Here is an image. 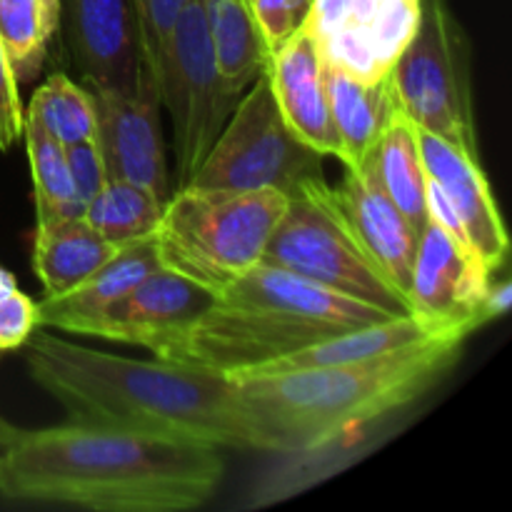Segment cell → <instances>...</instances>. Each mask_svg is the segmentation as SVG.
<instances>
[{
    "label": "cell",
    "instance_id": "cell-23",
    "mask_svg": "<svg viewBox=\"0 0 512 512\" xmlns=\"http://www.w3.org/2000/svg\"><path fill=\"white\" fill-rule=\"evenodd\" d=\"M363 165L378 178L380 188L398 205L415 233H420L428 223V173L413 120L403 113L395 115Z\"/></svg>",
    "mask_w": 512,
    "mask_h": 512
},
{
    "label": "cell",
    "instance_id": "cell-14",
    "mask_svg": "<svg viewBox=\"0 0 512 512\" xmlns=\"http://www.w3.org/2000/svg\"><path fill=\"white\" fill-rule=\"evenodd\" d=\"M213 300L215 295L210 290L158 265L128 295L90 320L80 338L140 345L155 353L160 345L173 340L195 318H200Z\"/></svg>",
    "mask_w": 512,
    "mask_h": 512
},
{
    "label": "cell",
    "instance_id": "cell-35",
    "mask_svg": "<svg viewBox=\"0 0 512 512\" xmlns=\"http://www.w3.org/2000/svg\"><path fill=\"white\" fill-rule=\"evenodd\" d=\"M0 355H3V350H0Z\"/></svg>",
    "mask_w": 512,
    "mask_h": 512
},
{
    "label": "cell",
    "instance_id": "cell-25",
    "mask_svg": "<svg viewBox=\"0 0 512 512\" xmlns=\"http://www.w3.org/2000/svg\"><path fill=\"white\" fill-rule=\"evenodd\" d=\"M165 200L148 188L128 180L108 178L93 200L85 205L83 218L115 245H128L150 238L163 215Z\"/></svg>",
    "mask_w": 512,
    "mask_h": 512
},
{
    "label": "cell",
    "instance_id": "cell-9",
    "mask_svg": "<svg viewBox=\"0 0 512 512\" xmlns=\"http://www.w3.org/2000/svg\"><path fill=\"white\" fill-rule=\"evenodd\" d=\"M155 83L173 123L175 175L170 185L178 190L190 183L240 100L220 80L203 0H188L180 10Z\"/></svg>",
    "mask_w": 512,
    "mask_h": 512
},
{
    "label": "cell",
    "instance_id": "cell-8",
    "mask_svg": "<svg viewBox=\"0 0 512 512\" xmlns=\"http://www.w3.org/2000/svg\"><path fill=\"white\" fill-rule=\"evenodd\" d=\"M400 113L415 128L478 155L470 50L448 0H420L413 38L390 70Z\"/></svg>",
    "mask_w": 512,
    "mask_h": 512
},
{
    "label": "cell",
    "instance_id": "cell-19",
    "mask_svg": "<svg viewBox=\"0 0 512 512\" xmlns=\"http://www.w3.org/2000/svg\"><path fill=\"white\" fill-rule=\"evenodd\" d=\"M325 85L330 115L343 148L340 160L345 168H360L390 120L400 113L393 80L390 75L363 80L325 63Z\"/></svg>",
    "mask_w": 512,
    "mask_h": 512
},
{
    "label": "cell",
    "instance_id": "cell-13",
    "mask_svg": "<svg viewBox=\"0 0 512 512\" xmlns=\"http://www.w3.org/2000/svg\"><path fill=\"white\" fill-rule=\"evenodd\" d=\"M60 20L90 93L135 90L145 65L133 0H60Z\"/></svg>",
    "mask_w": 512,
    "mask_h": 512
},
{
    "label": "cell",
    "instance_id": "cell-11",
    "mask_svg": "<svg viewBox=\"0 0 512 512\" xmlns=\"http://www.w3.org/2000/svg\"><path fill=\"white\" fill-rule=\"evenodd\" d=\"M493 278L463 240L428 218L413 258L410 315L438 333L465 330L473 335L488 325L483 300Z\"/></svg>",
    "mask_w": 512,
    "mask_h": 512
},
{
    "label": "cell",
    "instance_id": "cell-10",
    "mask_svg": "<svg viewBox=\"0 0 512 512\" xmlns=\"http://www.w3.org/2000/svg\"><path fill=\"white\" fill-rule=\"evenodd\" d=\"M418 20L420 0H313L305 28L325 63L375 80L390 75Z\"/></svg>",
    "mask_w": 512,
    "mask_h": 512
},
{
    "label": "cell",
    "instance_id": "cell-15",
    "mask_svg": "<svg viewBox=\"0 0 512 512\" xmlns=\"http://www.w3.org/2000/svg\"><path fill=\"white\" fill-rule=\"evenodd\" d=\"M418 135L425 173L448 200L480 263L490 275H495L508 260L510 238L493 188L480 168V158L420 128Z\"/></svg>",
    "mask_w": 512,
    "mask_h": 512
},
{
    "label": "cell",
    "instance_id": "cell-18",
    "mask_svg": "<svg viewBox=\"0 0 512 512\" xmlns=\"http://www.w3.org/2000/svg\"><path fill=\"white\" fill-rule=\"evenodd\" d=\"M153 235L123 245L103 268L75 285L63 295H45L38 305V328H53L60 333H83L90 320L98 318L105 308L128 295L140 280L158 268Z\"/></svg>",
    "mask_w": 512,
    "mask_h": 512
},
{
    "label": "cell",
    "instance_id": "cell-28",
    "mask_svg": "<svg viewBox=\"0 0 512 512\" xmlns=\"http://www.w3.org/2000/svg\"><path fill=\"white\" fill-rule=\"evenodd\" d=\"M313 0H250L270 53L288 43L305 25Z\"/></svg>",
    "mask_w": 512,
    "mask_h": 512
},
{
    "label": "cell",
    "instance_id": "cell-34",
    "mask_svg": "<svg viewBox=\"0 0 512 512\" xmlns=\"http://www.w3.org/2000/svg\"><path fill=\"white\" fill-rule=\"evenodd\" d=\"M145 0H133V8H135V15H140V8H143Z\"/></svg>",
    "mask_w": 512,
    "mask_h": 512
},
{
    "label": "cell",
    "instance_id": "cell-24",
    "mask_svg": "<svg viewBox=\"0 0 512 512\" xmlns=\"http://www.w3.org/2000/svg\"><path fill=\"white\" fill-rule=\"evenodd\" d=\"M60 28V0H0V45L18 83L40 73Z\"/></svg>",
    "mask_w": 512,
    "mask_h": 512
},
{
    "label": "cell",
    "instance_id": "cell-16",
    "mask_svg": "<svg viewBox=\"0 0 512 512\" xmlns=\"http://www.w3.org/2000/svg\"><path fill=\"white\" fill-rule=\"evenodd\" d=\"M330 200L343 215L360 248L408 298L418 235L390 195L368 168H345L338 185H330ZM410 303V300H408Z\"/></svg>",
    "mask_w": 512,
    "mask_h": 512
},
{
    "label": "cell",
    "instance_id": "cell-2",
    "mask_svg": "<svg viewBox=\"0 0 512 512\" xmlns=\"http://www.w3.org/2000/svg\"><path fill=\"white\" fill-rule=\"evenodd\" d=\"M23 350L30 378L63 405L73 423L263 450L228 375L175 360L103 353L38 328Z\"/></svg>",
    "mask_w": 512,
    "mask_h": 512
},
{
    "label": "cell",
    "instance_id": "cell-1",
    "mask_svg": "<svg viewBox=\"0 0 512 512\" xmlns=\"http://www.w3.org/2000/svg\"><path fill=\"white\" fill-rule=\"evenodd\" d=\"M223 475L215 445L73 420L20 430L0 455L3 498L98 512L195 510Z\"/></svg>",
    "mask_w": 512,
    "mask_h": 512
},
{
    "label": "cell",
    "instance_id": "cell-36",
    "mask_svg": "<svg viewBox=\"0 0 512 512\" xmlns=\"http://www.w3.org/2000/svg\"><path fill=\"white\" fill-rule=\"evenodd\" d=\"M248 3H250V0H248Z\"/></svg>",
    "mask_w": 512,
    "mask_h": 512
},
{
    "label": "cell",
    "instance_id": "cell-30",
    "mask_svg": "<svg viewBox=\"0 0 512 512\" xmlns=\"http://www.w3.org/2000/svg\"><path fill=\"white\" fill-rule=\"evenodd\" d=\"M65 160H68V173L73 180L75 195L80 198V203L88 205L108 180L98 145H95V140L65 145Z\"/></svg>",
    "mask_w": 512,
    "mask_h": 512
},
{
    "label": "cell",
    "instance_id": "cell-5",
    "mask_svg": "<svg viewBox=\"0 0 512 512\" xmlns=\"http://www.w3.org/2000/svg\"><path fill=\"white\" fill-rule=\"evenodd\" d=\"M288 195L275 190H210L185 185L170 193L153 230L160 268L213 295L260 265Z\"/></svg>",
    "mask_w": 512,
    "mask_h": 512
},
{
    "label": "cell",
    "instance_id": "cell-21",
    "mask_svg": "<svg viewBox=\"0 0 512 512\" xmlns=\"http://www.w3.org/2000/svg\"><path fill=\"white\" fill-rule=\"evenodd\" d=\"M120 250L105 240L83 215L38 220L33 268L45 295H63L103 268Z\"/></svg>",
    "mask_w": 512,
    "mask_h": 512
},
{
    "label": "cell",
    "instance_id": "cell-3",
    "mask_svg": "<svg viewBox=\"0 0 512 512\" xmlns=\"http://www.w3.org/2000/svg\"><path fill=\"white\" fill-rule=\"evenodd\" d=\"M468 338L465 330H450L360 363L253 375L233 383L263 453L288 455L408 408L458 363Z\"/></svg>",
    "mask_w": 512,
    "mask_h": 512
},
{
    "label": "cell",
    "instance_id": "cell-22",
    "mask_svg": "<svg viewBox=\"0 0 512 512\" xmlns=\"http://www.w3.org/2000/svg\"><path fill=\"white\" fill-rule=\"evenodd\" d=\"M210 48L225 90L245 93L270 63V48L248 0H203Z\"/></svg>",
    "mask_w": 512,
    "mask_h": 512
},
{
    "label": "cell",
    "instance_id": "cell-17",
    "mask_svg": "<svg viewBox=\"0 0 512 512\" xmlns=\"http://www.w3.org/2000/svg\"><path fill=\"white\" fill-rule=\"evenodd\" d=\"M265 73L288 128L323 158L340 160L343 148L330 115L325 60L305 25L270 55Z\"/></svg>",
    "mask_w": 512,
    "mask_h": 512
},
{
    "label": "cell",
    "instance_id": "cell-6",
    "mask_svg": "<svg viewBox=\"0 0 512 512\" xmlns=\"http://www.w3.org/2000/svg\"><path fill=\"white\" fill-rule=\"evenodd\" d=\"M263 265L288 270L325 290L373 305L388 315H410V303L370 260L330 200V183L308 185L288 198L283 218L265 245Z\"/></svg>",
    "mask_w": 512,
    "mask_h": 512
},
{
    "label": "cell",
    "instance_id": "cell-12",
    "mask_svg": "<svg viewBox=\"0 0 512 512\" xmlns=\"http://www.w3.org/2000/svg\"><path fill=\"white\" fill-rule=\"evenodd\" d=\"M95 98V145L108 178L148 188L168 200L173 193L160 128V93L148 68L130 93L98 90Z\"/></svg>",
    "mask_w": 512,
    "mask_h": 512
},
{
    "label": "cell",
    "instance_id": "cell-29",
    "mask_svg": "<svg viewBox=\"0 0 512 512\" xmlns=\"http://www.w3.org/2000/svg\"><path fill=\"white\" fill-rule=\"evenodd\" d=\"M38 328V305L23 293V290H10L0 298V350L23 348L25 340Z\"/></svg>",
    "mask_w": 512,
    "mask_h": 512
},
{
    "label": "cell",
    "instance_id": "cell-32",
    "mask_svg": "<svg viewBox=\"0 0 512 512\" xmlns=\"http://www.w3.org/2000/svg\"><path fill=\"white\" fill-rule=\"evenodd\" d=\"M18 435H20V428H15V425L10 423L3 413H0V455H3L5 450L15 443V440H18Z\"/></svg>",
    "mask_w": 512,
    "mask_h": 512
},
{
    "label": "cell",
    "instance_id": "cell-20",
    "mask_svg": "<svg viewBox=\"0 0 512 512\" xmlns=\"http://www.w3.org/2000/svg\"><path fill=\"white\" fill-rule=\"evenodd\" d=\"M450 333V330H445ZM443 335L438 330H430L428 325L420 323L415 315H398V318L380 320V323L363 325V328L345 330V333L333 335V338L318 340L303 350L283 355L278 360L260 365L250 373L240 375L235 380L253 378V375H275V373H293V370H313V368H333V365L360 363V360L380 358V355L395 353V350L410 348L423 340Z\"/></svg>",
    "mask_w": 512,
    "mask_h": 512
},
{
    "label": "cell",
    "instance_id": "cell-26",
    "mask_svg": "<svg viewBox=\"0 0 512 512\" xmlns=\"http://www.w3.org/2000/svg\"><path fill=\"white\" fill-rule=\"evenodd\" d=\"M25 145H28L30 175H33L35 215L38 220L70 218L83 215L85 205L75 195L73 180L65 160V145L58 143L33 115L25 113L23 120Z\"/></svg>",
    "mask_w": 512,
    "mask_h": 512
},
{
    "label": "cell",
    "instance_id": "cell-27",
    "mask_svg": "<svg viewBox=\"0 0 512 512\" xmlns=\"http://www.w3.org/2000/svg\"><path fill=\"white\" fill-rule=\"evenodd\" d=\"M28 115H33L63 145L95 138L93 93L65 73L45 78V83L33 93Z\"/></svg>",
    "mask_w": 512,
    "mask_h": 512
},
{
    "label": "cell",
    "instance_id": "cell-7",
    "mask_svg": "<svg viewBox=\"0 0 512 512\" xmlns=\"http://www.w3.org/2000/svg\"><path fill=\"white\" fill-rule=\"evenodd\" d=\"M323 180V155L288 128L263 73L240 95L188 185L235 193L275 190L293 198Z\"/></svg>",
    "mask_w": 512,
    "mask_h": 512
},
{
    "label": "cell",
    "instance_id": "cell-4",
    "mask_svg": "<svg viewBox=\"0 0 512 512\" xmlns=\"http://www.w3.org/2000/svg\"><path fill=\"white\" fill-rule=\"evenodd\" d=\"M388 318L395 315L260 263L153 355L235 380L318 340Z\"/></svg>",
    "mask_w": 512,
    "mask_h": 512
},
{
    "label": "cell",
    "instance_id": "cell-31",
    "mask_svg": "<svg viewBox=\"0 0 512 512\" xmlns=\"http://www.w3.org/2000/svg\"><path fill=\"white\" fill-rule=\"evenodd\" d=\"M18 85L0 45V150H8L23 135L25 110L20 105Z\"/></svg>",
    "mask_w": 512,
    "mask_h": 512
},
{
    "label": "cell",
    "instance_id": "cell-33",
    "mask_svg": "<svg viewBox=\"0 0 512 512\" xmlns=\"http://www.w3.org/2000/svg\"><path fill=\"white\" fill-rule=\"evenodd\" d=\"M15 288H18V283H15L13 273H8V270L0 265V298H3L5 293H10V290H15Z\"/></svg>",
    "mask_w": 512,
    "mask_h": 512
}]
</instances>
